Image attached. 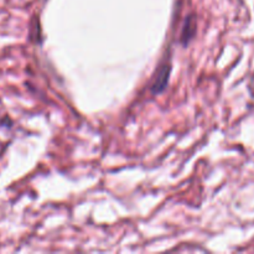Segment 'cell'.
I'll return each mask as SVG.
<instances>
[{
    "mask_svg": "<svg viewBox=\"0 0 254 254\" xmlns=\"http://www.w3.org/2000/svg\"><path fill=\"white\" fill-rule=\"evenodd\" d=\"M170 71H171V66L170 64H163L161 67L159 68L158 73H156V79L155 82L151 86V92L154 94H159L166 88L168 86L169 78H170Z\"/></svg>",
    "mask_w": 254,
    "mask_h": 254,
    "instance_id": "cell-1",
    "label": "cell"
},
{
    "mask_svg": "<svg viewBox=\"0 0 254 254\" xmlns=\"http://www.w3.org/2000/svg\"><path fill=\"white\" fill-rule=\"evenodd\" d=\"M195 32H196L195 19H193V16H189L188 19H186L185 25H184L183 27V32H181V42H183V45H185L186 46V45L190 42V40L193 37Z\"/></svg>",
    "mask_w": 254,
    "mask_h": 254,
    "instance_id": "cell-2",
    "label": "cell"
}]
</instances>
